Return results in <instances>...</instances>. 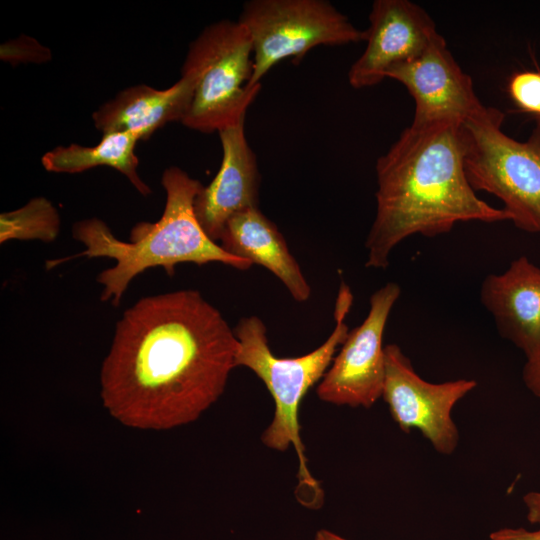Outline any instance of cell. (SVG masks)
<instances>
[{
	"instance_id": "cell-1",
	"label": "cell",
	"mask_w": 540,
	"mask_h": 540,
	"mask_svg": "<svg viewBox=\"0 0 540 540\" xmlns=\"http://www.w3.org/2000/svg\"><path fill=\"white\" fill-rule=\"evenodd\" d=\"M238 344L197 290L141 298L116 323L100 370L103 406L135 429L189 424L224 392Z\"/></svg>"
},
{
	"instance_id": "cell-2",
	"label": "cell",
	"mask_w": 540,
	"mask_h": 540,
	"mask_svg": "<svg viewBox=\"0 0 540 540\" xmlns=\"http://www.w3.org/2000/svg\"><path fill=\"white\" fill-rule=\"evenodd\" d=\"M462 124L407 127L376 163V215L365 247L368 268L385 269L392 250L414 234L435 237L461 222L511 221L480 199L464 167Z\"/></svg>"
},
{
	"instance_id": "cell-3",
	"label": "cell",
	"mask_w": 540,
	"mask_h": 540,
	"mask_svg": "<svg viewBox=\"0 0 540 540\" xmlns=\"http://www.w3.org/2000/svg\"><path fill=\"white\" fill-rule=\"evenodd\" d=\"M161 184L166 192L165 207L156 222L136 223L129 241L114 236L108 225L99 218L77 221L72 227L73 238L86 246L79 254L46 262L52 269L63 262L79 257H108L115 266L103 270L97 281L103 285L101 301L110 300L118 306L130 282L145 270L160 266L169 276L180 263L204 265L222 263L237 270H248L251 262L226 252L208 237L194 212L196 196L202 189L199 180L177 166L164 170Z\"/></svg>"
},
{
	"instance_id": "cell-4",
	"label": "cell",
	"mask_w": 540,
	"mask_h": 540,
	"mask_svg": "<svg viewBox=\"0 0 540 540\" xmlns=\"http://www.w3.org/2000/svg\"><path fill=\"white\" fill-rule=\"evenodd\" d=\"M352 301L350 288L341 282L334 310V330L319 347L299 357L275 356L269 347L266 326L256 315L241 318L233 328L239 343L235 366L253 371L263 381L275 403L273 419L261 435V441L277 451L294 447L299 461V485L309 488L317 501L321 497L320 488L307 467L300 436L299 407L308 390L323 378L338 347L346 340L349 329L345 317Z\"/></svg>"
},
{
	"instance_id": "cell-5",
	"label": "cell",
	"mask_w": 540,
	"mask_h": 540,
	"mask_svg": "<svg viewBox=\"0 0 540 540\" xmlns=\"http://www.w3.org/2000/svg\"><path fill=\"white\" fill-rule=\"evenodd\" d=\"M181 72L195 78L181 123L201 133L218 132L245 118L261 89V84H251L252 42L238 20L223 19L206 26L189 44Z\"/></svg>"
},
{
	"instance_id": "cell-6",
	"label": "cell",
	"mask_w": 540,
	"mask_h": 540,
	"mask_svg": "<svg viewBox=\"0 0 540 540\" xmlns=\"http://www.w3.org/2000/svg\"><path fill=\"white\" fill-rule=\"evenodd\" d=\"M504 117L485 106L462 124L466 176L474 191L504 203L518 229L540 233V126L521 142L502 130Z\"/></svg>"
},
{
	"instance_id": "cell-7",
	"label": "cell",
	"mask_w": 540,
	"mask_h": 540,
	"mask_svg": "<svg viewBox=\"0 0 540 540\" xmlns=\"http://www.w3.org/2000/svg\"><path fill=\"white\" fill-rule=\"evenodd\" d=\"M238 21L252 42V85L280 61L300 59L314 47L364 41V31L326 0H250Z\"/></svg>"
},
{
	"instance_id": "cell-8",
	"label": "cell",
	"mask_w": 540,
	"mask_h": 540,
	"mask_svg": "<svg viewBox=\"0 0 540 540\" xmlns=\"http://www.w3.org/2000/svg\"><path fill=\"white\" fill-rule=\"evenodd\" d=\"M382 398L402 431L416 429L440 454L451 455L459 432L451 413L458 401L476 386L470 379L430 383L414 370L410 359L397 344H387Z\"/></svg>"
},
{
	"instance_id": "cell-9",
	"label": "cell",
	"mask_w": 540,
	"mask_h": 540,
	"mask_svg": "<svg viewBox=\"0 0 540 540\" xmlns=\"http://www.w3.org/2000/svg\"><path fill=\"white\" fill-rule=\"evenodd\" d=\"M400 294V286L389 282L371 295L366 318L349 331L316 389L320 400L370 408L382 397L385 378L383 335Z\"/></svg>"
},
{
	"instance_id": "cell-10",
	"label": "cell",
	"mask_w": 540,
	"mask_h": 540,
	"mask_svg": "<svg viewBox=\"0 0 540 540\" xmlns=\"http://www.w3.org/2000/svg\"><path fill=\"white\" fill-rule=\"evenodd\" d=\"M386 78L400 82L412 96L413 127L441 122L463 124L485 107L471 77L461 69L440 34L420 55L390 68Z\"/></svg>"
},
{
	"instance_id": "cell-11",
	"label": "cell",
	"mask_w": 540,
	"mask_h": 540,
	"mask_svg": "<svg viewBox=\"0 0 540 540\" xmlns=\"http://www.w3.org/2000/svg\"><path fill=\"white\" fill-rule=\"evenodd\" d=\"M369 23L365 50L348 72L355 89L379 84L390 68L420 55L439 34L430 15L409 0L374 1Z\"/></svg>"
},
{
	"instance_id": "cell-12",
	"label": "cell",
	"mask_w": 540,
	"mask_h": 540,
	"mask_svg": "<svg viewBox=\"0 0 540 540\" xmlns=\"http://www.w3.org/2000/svg\"><path fill=\"white\" fill-rule=\"evenodd\" d=\"M222 161L214 179L195 198L194 212L204 232L220 239L235 214L258 207L260 173L245 134V118L218 131Z\"/></svg>"
},
{
	"instance_id": "cell-13",
	"label": "cell",
	"mask_w": 540,
	"mask_h": 540,
	"mask_svg": "<svg viewBox=\"0 0 540 540\" xmlns=\"http://www.w3.org/2000/svg\"><path fill=\"white\" fill-rule=\"evenodd\" d=\"M480 300L500 335L526 358L540 349V268L527 257L513 260L501 274L487 275Z\"/></svg>"
},
{
	"instance_id": "cell-14",
	"label": "cell",
	"mask_w": 540,
	"mask_h": 540,
	"mask_svg": "<svg viewBox=\"0 0 540 540\" xmlns=\"http://www.w3.org/2000/svg\"><path fill=\"white\" fill-rule=\"evenodd\" d=\"M195 87V78L181 72L180 79L166 89L145 84L130 86L98 107L92 114L94 126L103 135L137 131L147 140L156 130L184 117Z\"/></svg>"
},
{
	"instance_id": "cell-15",
	"label": "cell",
	"mask_w": 540,
	"mask_h": 540,
	"mask_svg": "<svg viewBox=\"0 0 540 540\" xmlns=\"http://www.w3.org/2000/svg\"><path fill=\"white\" fill-rule=\"evenodd\" d=\"M220 246L229 254L272 272L297 302L311 297V287L278 227L258 207L233 215L221 233Z\"/></svg>"
},
{
	"instance_id": "cell-16",
	"label": "cell",
	"mask_w": 540,
	"mask_h": 540,
	"mask_svg": "<svg viewBox=\"0 0 540 540\" xmlns=\"http://www.w3.org/2000/svg\"><path fill=\"white\" fill-rule=\"evenodd\" d=\"M142 136L137 131L103 135L94 146L76 143L57 146L41 157L45 170L53 173H80L98 166L111 167L123 174L143 196L151 193L150 187L139 176L135 146Z\"/></svg>"
},
{
	"instance_id": "cell-17",
	"label": "cell",
	"mask_w": 540,
	"mask_h": 540,
	"mask_svg": "<svg viewBox=\"0 0 540 540\" xmlns=\"http://www.w3.org/2000/svg\"><path fill=\"white\" fill-rule=\"evenodd\" d=\"M60 215L45 197L32 198L21 208L0 215V243L9 240L54 241L60 231Z\"/></svg>"
},
{
	"instance_id": "cell-18",
	"label": "cell",
	"mask_w": 540,
	"mask_h": 540,
	"mask_svg": "<svg viewBox=\"0 0 540 540\" xmlns=\"http://www.w3.org/2000/svg\"><path fill=\"white\" fill-rule=\"evenodd\" d=\"M508 93L516 106L524 112L533 114L540 120V72L519 71L508 82Z\"/></svg>"
},
{
	"instance_id": "cell-19",
	"label": "cell",
	"mask_w": 540,
	"mask_h": 540,
	"mask_svg": "<svg viewBox=\"0 0 540 540\" xmlns=\"http://www.w3.org/2000/svg\"><path fill=\"white\" fill-rule=\"evenodd\" d=\"M51 51L36 39L22 35L1 45L0 58L17 64L21 62L43 63L51 59Z\"/></svg>"
},
{
	"instance_id": "cell-20",
	"label": "cell",
	"mask_w": 540,
	"mask_h": 540,
	"mask_svg": "<svg viewBox=\"0 0 540 540\" xmlns=\"http://www.w3.org/2000/svg\"><path fill=\"white\" fill-rule=\"evenodd\" d=\"M522 378L527 389L540 399V349L526 358Z\"/></svg>"
},
{
	"instance_id": "cell-21",
	"label": "cell",
	"mask_w": 540,
	"mask_h": 540,
	"mask_svg": "<svg viewBox=\"0 0 540 540\" xmlns=\"http://www.w3.org/2000/svg\"><path fill=\"white\" fill-rule=\"evenodd\" d=\"M491 540H540V528L527 530L525 528H501L489 535Z\"/></svg>"
},
{
	"instance_id": "cell-22",
	"label": "cell",
	"mask_w": 540,
	"mask_h": 540,
	"mask_svg": "<svg viewBox=\"0 0 540 540\" xmlns=\"http://www.w3.org/2000/svg\"><path fill=\"white\" fill-rule=\"evenodd\" d=\"M523 503L526 508L527 520L531 524L540 526V489L526 493L523 496Z\"/></svg>"
},
{
	"instance_id": "cell-23",
	"label": "cell",
	"mask_w": 540,
	"mask_h": 540,
	"mask_svg": "<svg viewBox=\"0 0 540 540\" xmlns=\"http://www.w3.org/2000/svg\"><path fill=\"white\" fill-rule=\"evenodd\" d=\"M314 540H347V539L331 531L321 529L316 533Z\"/></svg>"
},
{
	"instance_id": "cell-24",
	"label": "cell",
	"mask_w": 540,
	"mask_h": 540,
	"mask_svg": "<svg viewBox=\"0 0 540 540\" xmlns=\"http://www.w3.org/2000/svg\"><path fill=\"white\" fill-rule=\"evenodd\" d=\"M536 121H537V125H539V126H540V120H536Z\"/></svg>"
}]
</instances>
